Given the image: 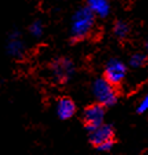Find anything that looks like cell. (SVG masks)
<instances>
[{"label":"cell","instance_id":"5","mask_svg":"<svg viewBox=\"0 0 148 155\" xmlns=\"http://www.w3.org/2000/svg\"><path fill=\"white\" fill-rule=\"evenodd\" d=\"M104 105L101 103H95L89 105L84 111V122L87 129L91 130L101 126L104 121Z\"/></svg>","mask_w":148,"mask_h":155},{"label":"cell","instance_id":"8","mask_svg":"<svg viewBox=\"0 0 148 155\" xmlns=\"http://www.w3.org/2000/svg\"><path fill=\"white\" fill-rule=\"evenodd\" d=\"M56 111L61 120H69L76 113V105L69 97H62L57 102Z\"/></svg>","mask_w":148,"mask_h":155},{"label":"cell","instance_id":"12","mask_svg":"<svg viewBox=\"0 0 148 155\" xmlns=\"http://www.w3.org/2000/svg\"><path fill=\"white\" fill-rule=\"evenodd\" d=\"M43 31H44V27H43V24H41V21H35V23H32L31 26H30V33L33 36V37H41V35H43Z\"/></svg>","mask_w":148,"mask_h":155},{"label":"cell","instance_id":"7","mask_svg":"<svg viewBox=\"0 0 148 155\" xmlns=\"http://www.w3.org/2000/svg\"><path fill=\"white\" fill-rule=\"evenodd\" d=\"M7 53L13 58H21L25 53V45L18 31L11 32L7 43Z\"/></svg>","mask_w":148,"mask_h":155},{"label":"cell","instance_id":"11","mask_svg":"<svg viewBox=\"0 0 148 155\" xmlns=\"http://www.w3.org/2000/svg\"><path fill=\"white\" fill-rule=\"evenodd\" d=\"M146 62H147V57L143 53H139V52L134 53L130 57V59H129V64H130L132 68H134V69L143 66V65L146 64Z\"/></svg>","mask_w":148,"mask_h":155},{"label":"cell","instance_id":"15","mask_svg":"<svg viewBox=\"0 0 148 155\" xmlns=\"http://www.w3.org/2000/svg\"><path fill=\"white\" fill-rule=\"evenodd\" d=\"M146 50H147V52H148V40H147V43H146Z\"/></svg>","mask_w":148,"mask_h":155},{"label":"cell","instance_id":"14","mask_svg":"<svg viewBox=\"0 0 148 155\" xmlns=\"http://www.w3.org/2000/svg\"><path fill=\"white\" fill-rule=\"evenodd\" d=\"M147 110H148V94L143 97V100L141 101V103L139 104L137 113H145Z\"/></svg>","mask_w":148,"mask_h":155},{"label":"cell","instance_id":"2","mask_svg":"<svg viewBox=\"0 0 148 155\" xmlns=\"http://www.w3.org/2000/svg\"><path fill=\"white\" fill-rule=\"evenodd\" d=\"M93 94L97 102L104 107H111L117 101V92L114 84L108 82L106 78H97L93 83Z\"/></svg>","mask_w":148,"mask_h":155},{"label":"cell","instance_id":"13","mask_svg":"<svg viewBox=\"0 0 148 155\" xmlns=\"http://www.w3.org/2000/svg\"><path fill=\"white\" fill-rule=\"evenodd\" d=\"M113 146H114V140L102 143V144H100V146L96 147V148H97L98 150H101V152H109V150L113 148Z\"/></svg>","mask_w":148,"mask_h":155},{"label":"cell","instance_id":"10","mask_svg":"<svg viewBox=\"0 0 148 155\" xmlns=\"http://www.w3.org/2000/svg\"><path fill=\"white\" fill-rule=\"evenodd\" d=\"M114 35L120 39H124L129 35V26L124 21H117L114 25Z\"/></svg>","mask_w":148,"mask_h":155},{"label":"cell","instance_id":"4","mask_svg":"<svg viewBox=\"0 0 148 155\" xmlns=\"http://www.w3.org/2000/svg\"><path fill=\"white\" fill-rule=\"evenodd\" d=\"M127 75V66L119 59H110L106 65L104 78L114 85L122 83Z\"/></svg>","mask_w":148,"mask_h":155},{"label":"cell","instance_id":"9","mask_svg":"<svg viewBox=\"0 0 148 155\" xmlns=\"http://www.w3.org/2000/svg\"><path fill=\"white\" fill-rule=\"evenodd\" d=\"M87 2H88V7L94 12L95 15L104 18L109 14L110 6L108 0H87Z\"/></svg>","mask_w":148,"mask_h":155},{"label":"cell","instance_id":"3","mask_svg":"<svg viewBox=\"0 0 148 155\" xmlns=\"http://www.w3.org/2000/svg\"><path fill=\"white\" fill-rule=\"evenodd\" d=\"M51 74L57 82L65 83L75 74V65L69 58H58L51 64Z\"/></svg>","mask_w":148,"mask_h":155},{"label":"cell","instance_id":"1","mask_svg":"<svg viewBox=\"0 0 148 155\" xmlns=\"http://www.w3.org/2000/svg\"><path fill=\"white\" fill-rule=\"evenodd\" d=\"M95 14L89 7L78 8L71 19L70 35L74 41H80L88 37L94 27Z\"/></svg>","mask_w":148,"mask_h":155},{"label":"cell","instance_id":"6","mask_svg":"<svg viewBox=\"0 0 148 155\" xmlns=\"http://www.w3.org/2000/svg\"><path fill=\"white\" fill-rule=\"evenodd\" d=\"M89 139L95 147H98L102 143L114 140V129L111 126L102 123L101 126L89 130Z\"/></svg>","mask_w":148,"mask_h":155}]
</instances>
